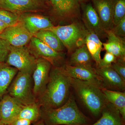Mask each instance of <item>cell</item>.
I'll return each mask as SVG.
<instances>
[{"label": "cell", "instance_id": "obj_1", "mask_svg": "<svg viewBox=\"0 0 125 125\" xmlns=\"http://www.w3.org/2000/svg\"><path fill=\"white\" fill-rule=\"evenodd\" d=\"M71 88L70 77L64 72L61 66H52L46 89L37 102L42 108L60 107L69 99Z\"/></svg>", "mask_w": 125, "mask_h": 125}, {"label": "cell", "instance_id": "obj_2", "mask_svg": "<svg viewBox=\"0 0 125 125\" xmlns=\"http://www.w3.org/2000/svg\"><path fill=\"white\" fill-rule=\"evenodd\" d=\"M41 119L46 125H89L92 120L81 111L71 94L64 105L56 108L41 107Z\"/></svg>", "mask_w": 125, "mask_h": 125}, {"label": "cell", "instance_id": "obj_3", "mask_svg": "<svg viewBox=\"0 0 125 125\" xmlns=\"http://www.w3.org/2000/svg\"><path fill=\"white\" fill-rule=\"evenodd\" d=\"M71 88L85 108L95 118L100 117L108 102L102 88L91 82L70 78Z\"/></svg>", "mask_w": 125, "mask_h": 125}, {"label": "cell", "instance_id": "obj_4", "mask_svg": "<svg viewBox=\"0 0 125 125\" xmlns=\"http://www.w3.org/2000/svg\"><path fill=\"white\" fill-rule=\"evenodd\" d=\"M47 29L55 34L69 54L84 45V39L89 32L79 20L67 25H54Z\"/></svg>", "mask_w": 125, "mask_h": 125}, {"label": "cell", "instance_id": "obj_5", "mask_svg": "<svg viewBox=\"0 0 125 125\" xmlns=\"http://www.w3.org/2000/svg\"><path fill=\"white\" fill-rule=\"evenodd\" d=\"M32 75L18 72L10 85L7 94L23 106L37 102L33 92Z\"/></svg>", "mask_w": 125, "mask_h": 125}, {"label": "cell", "instance_id": "obj_6", "mask_svg": "<svg viewBox=\"0 0 125 125\" xmlns=\"http://www.w3.org/2000/svg\"><path fill=\"white\" fill-rule=\"evenodd\" d=\"M48 2L52 15L60 21L70 24L81 16L78 0H50Z\"/></svg>", "mask_w": 125, "mask_h": 125}, {"label": "cell", "instance_id": "obj_7", "mask_svg": "<svg viewBox=\"0 0 125 125\" xmlns=\"http://www.w3.org/2000/svg\"><path fill=\"white\" fill-rule=\"evenodd\" d=\"M37 59L27 46H11L6 63L15 67L19 71L32 75L36 67Z\"/></svg>", "mask_w": 125, "mask_h": 125}, {"label": "cell", "instance_id": "obj_8", "mask_svg": "<svg viewBox=\"0 0 125 125\" xmlns=\"http://www.w3.org/2000/svg\"><path fill=\"white\" fill-rule=\"evenodd\" d=\"M27 47L36 59L42 58L48 61L54 66H61L65 57L64 52H59L49 47L33 36Z\"/></svg>", "mask_w": 125, "mask_h": 125}, {"label": "cell", "instance_id": "obj_9", "mask_svg": "<svg viewBox=\"0 0 125 125\" xmlns=\"http://www.w3.org/2000/svg\"><path fill=\"white\" fill-rule=\"evenodd\" d=\"M47 8L44 0H0V9L18 15L42 11Z\"/></svg>", "mask_w": 125, "mask_h": 125}, {"label": "cell", "instance_id": "obj_10", "mask_svg": "<svg viewBox=\"0 0 125 125\" xmlns=\"http://www.w3.org/2000/svg\"><path fill=\"white\" fill-rule=\"evenodd\" d=\"M52 66L50 62L45 59H37L36 67L32 76L33 83V94L37 100L45 91L49 81Z\"/></svg>", "mask_w": 125, "mask_h": 125}, {"label": "cell", "instance_id": "obj_11", "mask_svg": "<svg viewBox=\"0 0 125 125\" xmlns=\"http://www.w3.org/2000/svg\"><path fill=\"white\" fill-rule=\"evenodd\" d=\"M0 37L6 40L12 46H27L33 35L29 32L21 21L9 26L1 33Z\"/></svg>", "mask_w": 125, "mask_h": 125}, {"label": "cell", "instance_id": "obj_12", "mask_svg": "<svg viewBox=\"0 0 125 125\" xmlns=\"http://www.w3.org/2000/svg\"><path fill=\"white\" fill-rule=\"evenodd\" d=\"M80 7L83 23L88 31L95 33L99 38L106 37V31L92 3H81Z\"/></svg>", "mask_w": 125, "mask_h": 125}, {"label": "cell", "instance_id": "obj_13", "mask_svg": "<svg viewBox=\"0 0 125 125\" xmlns=\"http://www.w3.org/2000/svg\"><path fill=\"white\" fill-rule=\"evenodd\" d=\"M101 80L102 88L125 92V81L111 66L94 67Z\"/></svg>", "mask_w": 125, "mask_h": 125}, {"label": "cell", "instance_id": "obj_14", "mask_svg": "<svg viewBox=\"0 0 125 125\" xmlns=\"http://www.w3.org/2000/svg\"><path fill=\"white\" fill-rule=\"evenodd\" d=\"M23 105L6 94L0 101V123L12 125L18 119Z\"/></svg>", "mask_w": 125, "mask_h": 125}, {"label": "cell", "instance_id": "obj_15", "mask_svg": "<svg viewBox=\"0 0 125 125\" xmlns=\"http://www.w3.org/2000/svg\"><path fill=\"white\" fill-rule=\"evenodd\" d=\"M63 71L70 78L91 82L102 88L99 77L94 67L87 66L70 65L66 64L61 66Z\"/></svg>", "mask_w": 125, "mask_h": 125}, {"label": "cell", "instance_id": "obj_16", "mask_svg": "<svg viewBox=\"0 0 125 125\" xmlns=\"http://www.w3.org/2000/svg\"><path fill=\"white\" fill-rule=\"evenodd\" d=\"M91 1L104 29L105 31L111 30L114 27L113 19L115 0H92Z\"/></svg>", "mask_w": 125, "mask_h": 125}, {"label": "cell", "instance_id": "obj_17", "mask_svg": "<svg viewBox=\"0 0 125 125\" xmlns=\"http://www.w3.org/2000/svg\"><path fill=\"white\" fill-rule=\"evenodd\" d=\"M19 15L20 21L33 35L40 30L48 29L54 26L50 19L45 16L28 13Z\"/></svg>", "mask_w": 125, "mask_h": 125}, {"label": "cell", "instance_id": "obj_18", "mask_svg": "<svg viewBox=\"0 0 125 125\" xmlns=\"http://www.w3.org/2000/svg\"><path fill=\"white\" fill-rule=\"evenodd\" d=\"M89 125H125V120L119 111L108 102L103 109L98 120Z\"/></svg>", "mask_w": 125, "mask_h": 125}, {"label": "cell", "instance_id": "obj_19", "mask_svg": "<svg viewBox=\"0 0 125 125\" xmlns=\"http://www.w3.org/2000/svg\"><path fill=\"white\" fill-rule=\"evenodd\" d=\"M106 32L107 40L106 42L103 43L104 49L117 58L125 59V39L115 36L111 30Z\"/></svg>", "mask_w": 125, "mask_h": 125}, {"label": "cell", "instance_id": "obj_20", "mask_svg": "<svg viewBox=\"0 0 125 125\" xmlns=\"http://www.w3.org/2000/svg\"><path fill=\"white\" fill-rule=\"evenodd\" d=\"M18 72L15 67L9 65L5 62H0V101L7 93L10 85Z\"/></svg>", "mask_w": 125, "mask_h": 125}, {"label": "cell", "instance_id": "obj_21", "mask_svg": "<svg viewBox=\"0 0 125 125\" xmlns=\"http://www.w3.org/2000/svg\"><path fill=\"white\" fill-rule=\"evenodd\" d=\"M71 54L69 61L66 64L73 66H93L94 61L85 44L76 48Z\"/></svg>", "mask_w": 125, "mask_h": 125}, {"label": "cell", "instance_id": "obj_22", "mask_svg": "<svg viewBox=\"0 0 125 125\" xmlns=\"http://www.w3.org/2000/svg\"><path fill=\"white\" fill-rule=\"evenodd\" d=\"M84 44L95 62L96 66H97L102 59L101 54L103 49V43L97 35L89 31L84 39Z\"/></svg>", "mask_w": 125, "mask_h": 125}, {"label": "cell", "instance_id": "obj_23", "mask_svg": "<svg viewBox=\"0 0 125 125\" xmlns=\"http://www.w3.org/2000/svg\"><path fill=\"white\" fill-rule=\"evenodd\" d=\"M33 36L56 51L64 52V46L55 34L51 30H42L34 34Z\"/></svg>", "mask_w": 125, "mask_h": 125}, {"label": "cell", "instance_id": "obj_24", "mask_svg": "<svg viewBox=\"0 0 125 125\" xmlns=\"http://www.w3.org/2000/svg\"><path fill=\"white\" fill-rule=\"evenodd\" d=\"M106 98L120 112L125 120V92L102 88Z\"/></svg>", "mask_w": 125, "mask_h": 125}, {"label": "cell", "instance_id": "obj_25", "mask_svg": "<svg viewBox=\"0 0 125 125\" xmlns=\"http://www.w3.org/2000/svg\"><path fill=\"white\" fill-rule=\"evenodd\" d=\"M41 107L37 102L23 106L18 118L28 120L36 123L41 119Z\"/></svg>", "mask_w": 125, "mask_h": 125}, {"label": "cell", "instance_id": "obj_26", "mask_svg": "<svg viewBox=\"0 0 125 125\" xmlns=\"http://www.w3.org/2000/svg\"><path fill=\"white\" fill-rule=\"evenodd\" d=\"M125 17V0H115L113 11L114 26Z\"/></svg>", "mask_w": 125, "mask_h": 125}, {"label": "cell", "instance_id": "obj_27", "mask_svg": "<svg viewBox=\"0 0 125 125\" xmlns=\"http://www.w3.org/2000/svg\"><path fill=\"white\" fill-rule=\"evenodd\" d=\"M0 21L10 26L19 22L20 19L19 15L0 9Z\"/></svg>", "mask_w": 125, "mask_h": 125}, {"label": "cell", "instance_id": "obj_28", "mask_svg": "<svg viewBox=\"0 0 125 125\" xmlns=\"http://www.w3.org/2000/svg\"><path fill=\"white\" fill-rule=\"evenodd\" d=\"M11 46L0 37V62H5Z\"/></svg>", "mask_w": 125, "mask_h": 125}, {"label": "cell", "instance_id": "obj_29", "mask_svg": "<svg viewBox=\"0 0 125 125\" xmlns=\"http://www.w3.org/2000/svg\"><path fill=\"white\" fill-rule=\"evenodd\" d=\"M111 66L125 81V59L117 58Z\"/></svg>", "mask_w": 125, "mask_h": 125}, {"label": "cell", "instance_id": "obj_30", "mask_svg": "<svg viewBox=\"0 0 125 125\" xmlns=\"http://www.w3.org/2000/svg\"><path fill=\"white\" fill-rule=\"evenodd\" d=\"M110 30H111L115 36L125 39V17Z\"/></svg>", "mask_w": 125, "mask_h": 125}, {"label": "cell", "instance_id": "obj_31", "mask_svg": "<svg viewBox=\"0 0 125 125\" xmlns=\"http://www.w3.org/2000/svg\"><path fill=\"white\" fill-rule=\"evenodd\" d=\"M117 58L113 54L106 52L103 59L97 66L98 67H106L111 66L112 63L116 61Z\"/></svg>", "mask_w": 125, "mask_h": 125}, {"label": "cell", "instance_id": "obj_32", "mask_svg": "<svg viewBox=\"0 0 125 125\" xmlns=\"http://www.w3.org/2000/svg\"><path fill=\"white\" fill-rule=\"evenodd\" d=\"M30 121L23 118H18L16 119L12 125H31Z\"/></svg>", "mask_w": 125, "mask_h": 125}, {"label": "cell", "instance_id": "obj_33", "mask_svg": "<svg viewBox=\"0 0 125 125\" xmlns=\"http://www.w3.org/2000/svg\"><path fill=\"white\" fill-rule=\"evenodd\" d=\"M8 27L9 26L7 25L0 21V33H1Z\"/></svg>", "mask_w": 125, "mask_h": 125}, {"label": "cell", "instance_id": "obj_34", "mask_svg": "<svg viewBox=\"0 0 125 125\" xmlns=\"http://www.w3.org/2000/svg\"><path fill=\"white\" fill-rule=\"evenodd\" d=\"M46 125L45 124V122H44L43 120L42 119H40L37 122L34 123V125Z\"/></svg>", "mask_w": 125, "mask_h": 125}, {"label": "cell", "instance_id": "obj_35", "mask_svg": "<svg viewBox=\"0 0 125 125\" xmlns=\"http://www.w3.org/2000/svg\"><path fill=\"white\" fill-rule=\"evenodd\" d=\"M79 2L81 3H85V2H89L90 1H92V0H78Z\"/></svg>", "mask_w": 125, "mask_h": 125}, {"label": "cell", "instance_id": "obj_36", "mask_svg": "<svg viewBox=\"0 0 125 125\" xmlns=\"http://www.w3.org/2000/svg\"><path fill=\"white\" fill-rule=\"evenodd\" d=\"M0 125H2V124H1V123H0Z\"/></svg>", "mask_w": 125, "mask_h": 125}, {"label": "cell", "instance_id": "obj_37", "mask_svg": "<svg viewBox=\"0 0 125 125\" xmlns=\"http://www.w3.org/2000/svg\"><path fill=\"white\" fill-rule=\"evenodd\" d=\"M47 1H49V0H47Z\"/></svg>", "mask_w": 125, "mask_h": 125}]
</instances>
